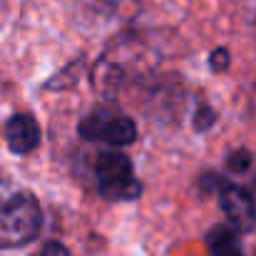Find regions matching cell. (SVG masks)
Segmentation results:
<instances>
[{
    "instance_id": "cell-1",
    "label": "cell",
    "mask_w": 256,
    "mask_h": 256,
    "mask_svg": "<svg viewBox=\"0 0 256 256\" xmlns=\"http://www.w3.org/2000/svg\"><path fill=\"white\" fill-rule=\"evenodd\" d=\"M42 226V212L32 192L0 174V249L30 244Z\"/></svg>"
},
{
    "instance_id": "cell-2",
    "label": "cell",
    "mask_w": 256,
    "mask_h": 256,
    "mask_svg": "<svg viewBox=\"0 0 256 256\" xmlns=\"http://www.w3.org/2000/svg\"><path fill=\"white\" fill-rule=\"evenodd\" d=\"M94 179H97V192L112 202H132L142 194V184L134 179L130 157L122 154L117 147L97 154Z\"/></svg>"
},
{
    "instance_id": "cell-3",
    "label": "cell",
    "mask_w": 256,
    "mask_h": 256,
    "mask_svg": "<svg viewBox=\"0 0 256 256\" xmlns=\"http://www.w3.org/2000/svg\"><path fill=\"white\" fill-rule=\"evenodd\" d=\"M80 134L87 142H107L112 147H127L137 140V124L124 114L97 110L80 122Z\"/></svg>"
},
{
    "instance_id": "cell-4",
    "label": "cell",
    "mask_w": 256,
    "mask_h": 256,
    "mask_svg": "<svg viewBox=\"0 0 256 256\" xmlns=\"http://www.w3.org/2000/svg\"><path fill=\"white\" fill-rule=\"evenodd\" d=\"M216 186H219V206L226 214L229 226L234 232H239V234L249 232L256 219L252 194L244 186H236V184H232L226 179H216Z\"/></svg>"
},
{
    "instance_id": "cell-5",
    "label": "cell",
    "mask_w": 256,
    "mask_h": 256,
    "mask_svg": "<svg viewBox=\"0 0 256 256\" xmlns=\"http://www.w3.org/2000/svg\"><path fill=\"white\" fill-rule=\"evenodd\" d=\"M5 140L12 154H30L40 144V124L32 114L18 112L5 124Z\"/></svg>"
},
{
    "instance_id": "cell-6",
    "label": "cell",
    "mask_w": 256,
    "mask_h": 256,
    "mask_svg": "<svg viewBox=\"0 0 256 256\" xmlns=\"http://www.w3.org/2000/svg\"><path fill=\"white\" fill-rule=\"evenodd\" d=\"M239 232H234L232 226H214L209 234H206V246H209V254L212 256H244L242 252V242L236 236Z\"/></svg>"
},
{
    "instance_id": "cell-7",
    "label": "cell",
    "mask_w": 256,
    "mask_h": 256,
    "mask_svg": "<svg viewBox=\"0 0 256 256\" xmlns=\"http://www.w3.org/2000/svg\"><path fill=\"white\" fill-rule=\"evenodd\" d=\"M226 164H229L232 172H246L252 167V154L244 152V150H239V152H234V154L226 160Z\"/></svg>"
},
{
    "instance_id": "cell-8",
    "label": "cell",
    "mask_w": 256,
    "mask_h": 256,
    "mask_svg": "<svg viewBox=\"0 0 256 256\" xmlns=\"http://www.w3.org/2000/svg\"><path fill=\"white\" fill-rule=\"evenodd\" d=\"M229 60H232V55H229L224 48H219V50H214V52H212V58H209V65H212V70H216V72H224V70L229 68Z\"/></svg>"
},
{
    "instance_id": "cell-9",
    "label": "cell",
    "mask_w": 256,
    "mask_h": 256,
    "mask_svg": "<svg viewBox=\"0 0 256 256\" xmlns=\"http://www.w3.org/2000/svg\"><path fill=\"white\" fill-rule=\"evenodd\" d=\"M214 120H216V117H214V110L202 107V110H199V120L194 122V127H196V130H206L209 124H214Z\"/></svg>"
},
{
    "instance_id": "cell-10",
    "label": "cell",
    "mask_w": 256,
    "mask_h": 256,
    "mask_svg": "<svg viewBox=\"0 0 256 256\" xmlns=\"http://www.w3.org/2000/svg\"><path fill=\"white\" fill-rule=\"evenodd\" d=\"M40 256H70V252H68L60 242H50V244L40 252Z\"/></svg>"
},
{
    "instance_id": "cell-11",
    "label": "cell",
    "mask_w": 256,
    "mask_h": 256,
    "mask_svg": "<svg viewBox=\"0 0 256 256\" xmlns=\"http://www.w3.org/2000/svg\"><path fill=\"white\" fill-rule=\"evenodd\" d=\"M252 202H254V209H256V174H254V194H252Z\"/></svg>"
}]
</instances>
